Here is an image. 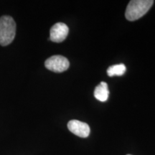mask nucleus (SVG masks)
<instances>
[{
    "mask_svg": "<svg viewBox=\"0 0 155 155\" xmlns=\"http://www.w3.org/2000/svg\"><path fill=\"white\" fill-rule=\"evenodd\" d=\"M68 128L71 132L81 138H86L90 134V127L88 124L78 120L70 121L68 123Z\"/></svg>",
    "mask_w": 155,
    "mask_h": 155,
    "instance_id": "nucleus-5",
    "label": "nucleus"
},
{
    "mask_svg": "<svg viewBox=\"0 0 155 155\" xmlns=\"http://www.w3.org/2000/svg\"><path fill=\"white\" fill-rule=\"evenodd\" d=\"M68 32L69 29L66 25L58 22L50 29L49 40L54 42H61L66 39Z\"/></svg>",
    "mask_w": 155,
    "mask_h": 155,
    "instance_id": "nucleus-4",
    "label": "nucleus"
},
{
    "mask_svg": "<svg viewBox=\"0 0 155 155\" xmlns=\"http://www.w3.org/2000/svg\"><path fill=\"white\" fill-rule=\"evenodd\" d=\"M127 68L124 64H118L110 66L107 69V75L109 77L113 76H121L124 74Z\"/></svg>",
    "mask_w": 155,
    "mask_h": 155,
    "instance_id": "nucleus-7",
    "label": "nucleus"
},
{
    "mask_svg": "<svg viewBox=\"0 0 155 155\" xmlns=\"http://www.w3.org/2000/svg\"><path fill=\"white\" fill-rule=\"evenodd\" d=\"M127 155H131V154H127Z\"/></svg>",
    "mask_w": 155,
    "mask_h": 155,
    "instance_id": "nucleus-8",
    "label": "nucleus"
},
{
    "mask_svg": "<svg viewBox=\"0 0 155 155\" xmlns=\"http://www.w3.org/2000/svg\"><path fill=\"white\" fill-rule=\"evenodd\" d=\"M16 35V23L10 16L0 17V45L7 46L12 43Z\"/></svg>",
    "mask_w": 155,
    "mask_h": 155,
    "instance_id": "nucleus-2",
    "label": "nucleus"
},
{
    "mask_svg": "<svg viewBox=\"0 0 155 155\" xmlns=\"http://www.w3.org/2000/svg\"><path fill=\"white\" fill-rule=\"evenodd\" d=\"M153 4V0H131L126 9V18L129 21H135L141 18L150 10Z\"/></svg>",
    "mask_w": 155,
    "mask_h": 155,
    "instance_id": "nucleus-1",
    "label": "nucleus"
},
{
    "mask_svg": "<svg viewBox=\"0 0 155 155\" xmlns=\"http://www.w3.org/2000/svg\"><path fill=\"white\" fill-rule=\"evenodd\" d=\"M45 68L55 73H62L67 71L70 63L66 58L62 55H53L45 62Z\"/></svg>",
    "mask_w": 155,
    "mask_h": 155,
    "instance_id": "nucleus-3",
    "label": "nucleus"
},
{
    "mask_svg": "<svg viewBox=\"0 0 155 155\" xmlns=\"http://www.w3.org/2000/svg\"><path fill=\"white\" fill-rule=\"evenodd\" d=\"M94 96L97 100L101 102H105L109 96V90L107 83L101 82L94 90Z\"/></svg>",
    "mask_w": 155,
    "mask_h": 155,
    "instance_id": "nucleus-6",
    "label": "nucleus"
}]
</instances>
